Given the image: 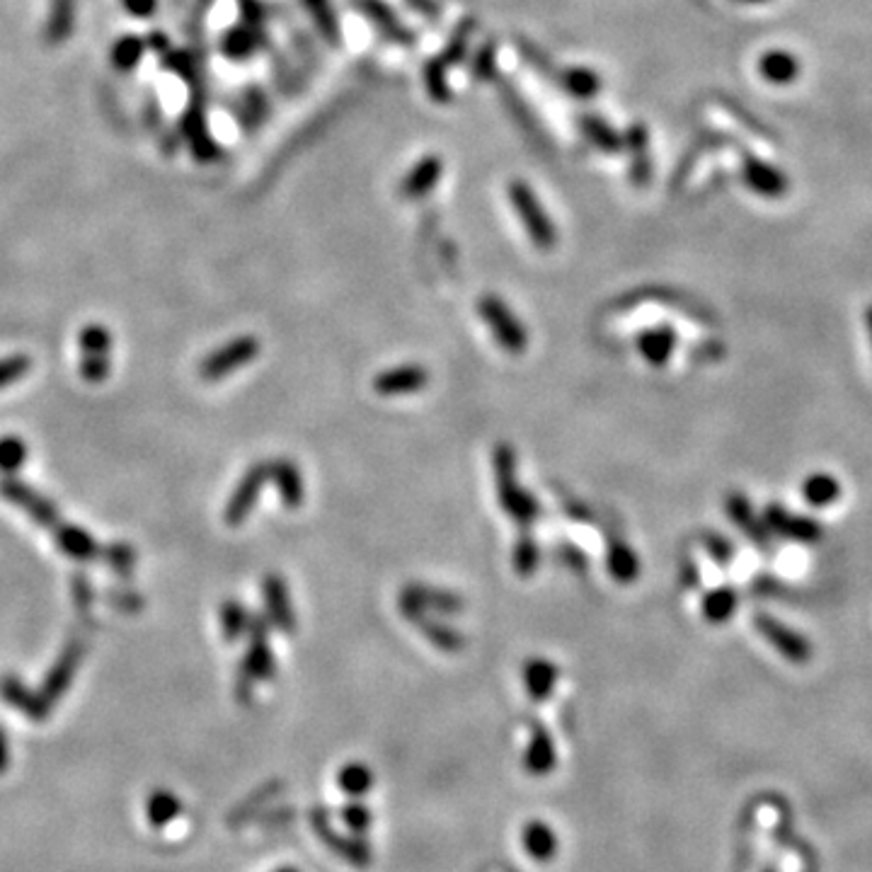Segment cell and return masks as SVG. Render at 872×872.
Instances as JSON below:
<instances>
[{"label": "cell", "mask_w": 872, "mask_h": 872, "mask_svg": "<svg viewBox=\"0 0 872 872\" xmlns=\"http://www.w3.org/2000/svg\"><path fill=\"white\" fill-rule=\"evenodd\" d=\"M512 560H514L516 575H521V577H529L538 570V562H541V550H538V545H536V541H533L531 533L519 536V541H516V545H514Z\"/></svg>", "instance_id": "83f0119b"}, {"label": "cell", "mask_w": 872, "mask_h": 872, "mask_svg": "<svg viewBox=\"0 0 872 872\" xmlns=\"http://www.w3.org/2000/svg\"><path fill=\"white\" fill-rule=\"evenodd\" d=\"M262 594H265L269 623H272L277 630H281V633H294L296 613L284 579L279 575H267L265 584H262Z\"/></svg>", "instance_id": "9c48e42d"}, {"label": "cell", "mask_w": 872, "mask_h": 872, "mask_svg": "<svg viewBox=\"0 0 872 872\" xmlns=\"http://www.w3.org/2000/svg\"><path fill=\"white\" fill-rule=\"evenodd\" d=\"M30 371V359L27 357H10L0 361V388L10 386V383L20 381L22 376Z\"/></svg>", "instance_id": "d590c367"}, {"label": "cell", "mask_w": 872, "mask_h": 872, "mask_svg": "<svg viewBox=\"0 0 872 872\" xmlns=\"http://www.w3.org/2000/svg\"><path fill=\"white\" fill-rule=\"evenodd\" d=\"M269 480L277 485V492L286 509L301 507L303 497H306V490H303L301 470L296 468L294 461H289V458H277V461L269 463Z\"/></svg>", "instance_id": "7c38bea8"}, {"label": "cell", "mask_w": 872, "mask_h": 872, "mask_svg": "<svg viewBox=\"0 0 872 872\" xmlns=\"http://www.w3.org/2000/svg\"><path fill=\"white\" fill-rule=\"evenodd\" d=\"M344 814H347V822L354 826V829L357 831H361V829H366V824L371 822V817L369 814H366V810L364 807H359V805H352V807H347V810H344Z\"/></svg>", "instance_id": "ab89813d"}, {"label": "cell", "mask_w": 872, "mask_h": 872, "mask_svg": "<svg viewBox=\"0 0 872 872\" xmlns=\"http://www.w3.org/2000/svg\"><path fill=\"white\" fill-rule=\"evenodd\" d=\"M802 495H805V499L812 504V507H826V504H831L839 499L841 485H839V480L831 478V475L819 473V475H812V478L805 480Z\"/></svg>", "instance_id": "cb8c5ba5"}, {"label": "cell", "mask_w": 872, "mask_h": 872, "mask_svg": "<svg viewBox=\"0 0 872 872\" xmlns=\"http://www.w3.org/2000/svg\"><path fill=\"white\" fill-rule=\"evenodd\" d=\"M80 374H83L85 381H90V383L105 381L107 374H109L107 354H85L83 364H80Z\"/></svg>", "instance_id": "e575fe53"}, {"label": "cell", "mask_w": 872, "mask_h": 872, "mask_svg": "<svg viewBox=\"0 0 872 872\" xmlns=\"http://www.w3.org/2000/svg\"><path fill=\"white\" fill-rule=\"evenodd\" d=\"M400 613L407 618V623L415 625L417 630L432 642L434 647H439V650L444 652H458L463 650V645H466V640H463V635L458 633L456 628H451V625L436 621L434 613L420 611V608H410V606H398Z\"/></svg>", "instance_id": "ba28073f"}, {"label": "cell", "mask_w": 872, "mask_h": 872, "mask_svg": "<svg viewBox=\"0 0 872 872\" xmlns=\"http://www.w3.org/2000/svg\"><path fill=\"white\" fill-rule=\"evenodd\" d=\"M73 667H76V654L73 652H68L66 657H63V662H61V667L54 671V674H51V681H49V688L51 691H63V688H66V684H68V676H71V671H73Z\"/></svg>", "instance_id": "8d00e7d4"}, {"label": "cell", "mask_w": 872, "mask_h": 872, "mask_svg": "<svg viewBox=\"0 0 872 872\" xmlns=\"http://www.w3.org/2000/svg\"><path fill=\"white\" fill-rule=\"evenodd\" d=\"M122 3L131 15L143 17V20H146V17H151L153 13H156L158 0H122Z\"/></svg>", "instance_id": "f35d334b"}, {"label": "cell", "mask_w": 872, "mask_h": 872, "mask_svg": "<svg viewBox=\"0 0 872 872\" xmlns=\"http://www.w3.org/2000/svg\"><path fill=\"white\" fill-rule=\"evenodd\" d=\"M492 466H495V485H497V499L499 507L504 509L521 529H529L533 521L541 514L536 497L529 490L519 485L516 480V456L514 449L509 444H497L495 453H492Z\"/></svg>", "instance_id": "6da1fadb"}, {"label": "cell", "mask_w": 872, "mask_h": 872, "mask_svg": "<svg viewBox=\"0 0 872 872\" xmlns=\"http://www.w3.org/2000/svg\"><path fill=\"white\" fill-rule=\"evenodd\" d=\"M744 175H747L749 185L754 187L756 192H761L763 197H783L785 189H788V180H785L778 170L768 168V165H763L754 158H747Z\"/></svg>", "instance_id": "ffe728a7"}, {"label": "cell", "mask_w": 872, "mask_h": 872, "mask_svg": "<svg viewBox=\"0 0 872 872\" xmlns=\"http://www.w3.org/2000/svg\"><path fill=\"white\" fill-rule=\"evenodd\" d=\"M3 495L8 499H13L17 507L25 509V512L30 514L32 519H37L42 526H51L56 521L54 507H51L49 502H44L42 497H37V492H32L30 487H25L20 483H5Z\"/></svg>", "instance_id": "ac0fdd59"}, {"label": "cell", "mask_w": 872, "mask_h": 872, "mask_svg": "<svg viewBox=\"0 0 872 872\" xmlns=\"http://www.w3.org/2000/svg\"><path fill=\"white\" fill-rule=\"evenodd\" d=\"M514 202H516V209H519L521 218H524V223L529 226L533 243L541 245V248H550V245L555 243V231H553V226H550L548 218L541 214L538 204L529 197V192H516Z\"/></svg>", "instance_id": "2e32d148"}, {"label": "cell", "mask_w": 872, "mask_h": 872, "mask_svg": "<svg viewBox=\"0 0 872 872\" xmlns=\"http://www.w3.org/2000/svg\"><path fill=\"white\" fill-rule=\"evenodd\" d=\"M761 73L768 83L788 85L793 83L797 73H800V63H797L795 56L788 54V51H768V54L761 59Z\"/></svg>", "instance_id": "7402d4cb"}, {"label": "cell", "mask_w": 872, "mask_h": 872, "mask_svg": "<svg viewBox=\"0 0 872 872\" xmlns=\"http://www.w3.org/2000/svg\"><path fill=\"white\" fill-rule=\"evenodd\" d=\"M555 766L553 739L545 727L533 725L529 749H526V768L533 773H548Z\"/></svg>", "instance_id": "44dd1931"}, {"label": "cell", "mask_w": 872, "mask_h": 872, "mask_svg": "<svg viewBox=\"0 0 872 872\" xmlns=\"http://www.w3.org/2000/svg\"><path fill=\"white\" fill-rule=\"evenodd\" d=\"M558 558L565 562L567 567H572V570L577 572L587 570V555H584L579 548H572V545H562V548H558Z\"/></svg>", "instance_id": "74e56055"}, {"label": "cell", "mask_w": 872, "mask_h": 872, "mask_svg": "<svg viewBox=\"0 0 872 872\" xmlns=\"http://www.w3.org/2000/svg\"><path fill=\"white\" fill-rule=\"evenodd\" d=\"M109 344V332L102 325H88L83 330V335H80V347H83L85 354H107Z\"/></svg>", "instance_id": "d6a6232c"}, {"label": "cell", "mask_w": 872, "mask_h": 872, "mask_svg": "<svg viewBox=\"0 0 872 872\" xmlns=\"http://www.w3.org/2000/svg\"><path fill=\"white\" fill-rule=\"evenodd\" d=\"M25 458H27L25 441L17 439V436H5V439H0V470L13 473V470L22 468Z\"/></svg>", "instance_id": "1f68e13d"}, {"label": "cell", "mask_w": 872, "mask_h": 872, "mask_svg": "<svg viewBox=\"0 0 872 872\" xmlns=\"http://www.w3.org/2000/svg\"><path fill=\"white\" fill-rule=\"evenodd\" d=\"M432 381L429 371L420 364H403L395 369L381 371L374 378V390L383 398H400V395H415Z\"/></svg>", "instance_id": "5b68a950"}, {"label": "cell", "mask_w": 872, "mask_h": 872, "mask_svg": "<svg viewBox=\"0 0 872 872\" xmlns=\"http://www.w3.org/2000/svg\"><path fill=\"white\" fill-rule=\"evenodd\" d=\"M727 514H730V519L734 524L739 526L747 536L754 541L759 548H766L768 545V526L761 524L759 519H756L754 509H751L749 499L744 495H739V492H732L730 497H727Z\"/></svg>", "instance_id": "9a60e30c"}, {"label": "cell", "mask_w": 872, "mask_h": 872, "mask_svg": "<svg viewBox=\"0 0 872 872\" xmlns=\"http://www.w3.org/2000/svg\"><path fill=\"white\" fill-rule=\"evenodd\" d=\"M257 354H260V340L257 337H238V340L223 344L218 352L209 354L199 366V374H202L204 381H221V378L231 376L233 371L255 361Z\"/></svg>", "instance_id": "3957f363"}, {"label": "cell", "mask_w": 872, "mask_h": 872, "mask_svg": "<svg viewBox=\"0 0 872 872\" xmlns=\"http://www.w3.org/2000/svg\"><path fill=\"white\" fill-rule=\"evenodd\" d=\"M56 538H59V548L66 555H71V558L88 560L97 553L93 538H90L85 531L73 529V526H63V529L56 533Z\"/></svg>", "instance_id": "484cf974"}, {"label": "cell", "mask_w": 872, "mask_h": 872, "mask_svg": "<svg viewBox=\"0 0 872 872\" xmlns=\"http://www.w3.org/2000/svg\"><path fill=\"white\" fill-rule=\"evenodd\" d=\"M521 841H524V848L529 851V856L538 860V863H548V860L555 858V851H558V839H555L553 829L545 822L526 824Z\"/></svg>", "instance_id": "d6986e66"}, {"label": "cell", "mask_w": 872, "mask_h": 872, "mask_svg": "<svg viewBox=\"0 0 872 872\" xmlns=\"http://www.w3.org/2000/svg\"><path fill=\"white\" fill-rule=\"evenodd\" d=\"M73 27V0H54V8L49 15L47 34L51 42H63Z\"/></svg>", "instance_id": "f1b7e54d"}, {"label": "cell", "mask_w": 872, "mask_h": 872, "mask_svg": "<svg viewBox=\"0 0 872 872\" xmlns=\"http://www.w3.org/2000/svg\"><path fill=\"white\" fill-rule=\"evenodd\" d=\"M754 625L759 628V633L771 642L773 647L780 654H785V657L790 659V662H807V657H810V645H807L805 638L802 635H797L795 630L785 628L783 623L776 621L773 616H768V613H759V616H754Z\"/></svg>", "instance_id": "52a82bcc"}, {"label": "cell", "mask_w": 872, "mask_h": 872, "mask_svg": "<svg viewBox=\"0 0 872 872\" xmlns=\"http://www.w3.org/2000/svg\"><path fill=\"white\" fill-rule=\"evenodd\" d=\"M865 320H868V330H870V337H872V306H868V311H865Z\"/></svg>", "instance_id": "b9f144b4"}, {"label": "cell", "mask_w": 872, "mask_h": 872, "mask_svg": "<svg viewBox=\"0 0 872 872\" xmlns=\"http://www.w3.org/2000/svg\"><path fill=\"white\" fill-rule=\"evenodd\" d=\"M480 318L490 325L492 337H495L499 347L512 357H521L529 347V332L516 315L509 311L507 303L497 296H483L478 303Z\"/></svg>", "instance_id": "7a4b0ae2"}, {"label": "cell", "mask_w": 872, "mask_h": 872, "mask_svg": "<svg viewBox=\"0 0 872 872\" xmlns=\"http://www.w3.org/2000/svg\"><path fill=\"white\" fill-rule=\"evenodd\" d=\"M146 47L148 44L143 42L141 37H136V34H126V37L117 39L112 47L114 68H119V71H131V68H136L143 61Z\"/></svg>", "instance_id": "d4e9b609"}, {"label": "cell", "mask_w": 872, "mask_h": 872, "mask_svg": "<svg viewBox=\"0 0 872 872\" xmlns=\"http://www.w3.org/2000/svg\"><path fill=\"white\" fill-rule=\"evenodd\" d=\"M608 575L618 584H633L640 577V560L623 538H613L606 553Z\"/></svg>", "instance_id": "5bb4252c"}, {"label": "cell", "mask_w": 872, "mask_h": 872, "mask_svg": "<svg viewBox=\"0 0 872 872\" xmlns=\"http://www.w3.org/2000/svg\"><path fill=\"white\" fill-rule=\"evenodd\" d=\"M337 783L347 795H364L374 785V773L364 763H347V766H342Z\"/></svg>", "instance_id": "4316f807"}, {"label": "cell", "mask_w": 872, "mask_h": 872, "mask_svg": "<svg viewBox=\"0 0 872 872\" xmlns=\"http://www.w3.org/2000/svg\"><path fill=\"white\" fill-rule=\"evenodd\" d=\"M676 342H679V335L669 325H654L640 332L635 347L650 366H664L674 354Z\"/></svg>", "instance_id": "4fadbf2b"}, {"label": "cell", "mask_w": 872, "mask_h": 872, "mask_svg": "<svg viewBox=\"0 0 872 872\" xmlns=\"http://www.w3.org/2000/svg\"><path fill=\"white\" fill-rule=\"evenodd\" d=\"M267 480H269V463H255V466L243 475V480H240L231 499H228V507H226L228 526H240L245 519H248L252 509H255L257 499L262 495V490H265Z\"/></svg>", "instance_id": "277c9868"}, {"label": "cell", "mask_w": 872, "mask_h": 872, "mask_svg": "<svg viewBox=\"0 0 872 872\" xmlns=\"http://www.w3.org/2000/svg\"><path fill=\"white\" fill-rule=\"evenodd\" d=\"M398 606L420 608V611H427V613H446V616L461 613L463 608H466V604H463V599L458 594L444 592V589H436V587H427V584H410V587H405L403 592H400Z\"/></svg>", "instance_id": "8992f818"}, {"label": "cell", "mask_w": 872, "mask_h": 872, "mask_svg": "<svg viewBox=\"0 0 872 872\" xmlns=\"http://www.w3.org/2000/svg\"><path fill=\"white\" fill-rule=\"evenodd\" d=\"M524 681L533 701H548V696L555 688V681H558V667L553 662H548V659L533 657L524 664Z\"/></svg>", "instance_id": "e0dca14e"}, {"label": "cell", "mask_w": 872, "mask_h": 872, "mask_svg": "<svg viewBox=\"0 0 872 872\" xmlns=\"http://www.w3.org/2000/svg\"><path fill=\"white\" fill-rule=\"evenodd\" d=\"M221 625H223V633H226L228 642H235L240 638V635L245 633V628H248V613H245V608L238 604V601H226L221 608Z\"/></svg>", "instance_id": "f546056e"}, {"label": "cell", "mask_w": 872, "mask_h": 872, "mask_svg": "<svg viewBox=\"0 0 872 872\" xmlns=\"http://www.w3.org/2000/svg\"><path fill=\"white\" fill-rule=\"evenodd\" d=\"M739 599L737 594H734V589L730 587H720L713 589V592L705 594L703 599V616L708 618L710 623H727L734 616V611H737Z\"/></svg>", "instance_id": "603a6c76"}, {"label": "cell", "mask_w": 872, "mask_h": 872, "mask_svg": "<svg viewBox=\"0 0 872 872\" xmlns=\"http://www.w3.org/2000/svg\"><path fill=\"white\" fill-rule=\"evenodd\" d=\"M177 812H180V802H177L175 795L153 793L151 800H148V819H151V824L160 826L170 822L172 817H177Z\"/></svg>", "instance_id": "4dcf8cb0"}, {"label": "cell", "mask_w": 872, "mask_h": 872, "mask_svg": "<svg viewBox=\"0 0 872 872\" xmlns=\"http://www.w3.org/2000/svg\"><path fill=\"white\" fill-rule=\"evenodd\" d=\"M250 630L252 645L243 664V681H248V684H252L255 679L267 681L274 674V654L267 645V623L262 618H255Z\"/></svg>", "instance_id": "8fae6325"}, {"label": "cell", "mask_w": 872, "mask_h": 872, "mask_svg": "<svg viewBox=\"0 0 872 872\" xmlns=\"http://www.w3.org/2000/svg\"><path fill=\"white\" fill-rule=\"evenodd\" d=\"M703 545H705V550L710 553V558H713L717 565H722V567L730 565L734 548L725 536H720V533H703Z\"/></svg>", "instance_id": "836d02e7"}, {"label": "cell", "mask_w": 872, "mask_h": 872, "mask_svg": "<svg viewBox=\"0 0 872 872\" xmlns=\"http://www.w3.org/2000/svg\"><path fill=\"white\" fill-rule=\"evenodd\" d=\"M5 766H8V744H5L3 732H0V771H3Z\"/></svg>", "instance_id": "60d3db41"}, {"label": "cell", "mask_w": 872, "mask_h": 872, "mask_svg": "<svg viewBox=\"0 0 872 872\" xmlns=\"http://www.w3.org/2000/svg\"><path fill=\"white\" fill-rule=\"evenodd\" d=\"M763 524H766L771 531H776L778 536L790 538V541L814 543L819 541V536H822V529L817 526V521L785 512V509L778 507V504H771V507L766 509V521H763Z\"/></svg>", "instance_id": "30bf717a"}]
</instances>
